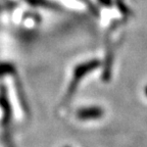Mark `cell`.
<instances>
[{
  "label": "cell",
  "mask_w": 147,
  "mask_h": 147,
  "mask_svg": "<svg viewBox=\"0 0 147 147\" xmlns=\"http://www.w3.org/2000/svg\"><path fill=\"white\" fill-rule=\"evenodd\" d=\"M98 67V60H90V61H87L85 63L79 64L78 67L75 69V71H74L75 75H74L73 79L71 81V85L69 86L67 95H64V101H67L71 99V96L77 91V88H78L79 84H80V81L83 80L88 74L91 73L92 71H94Z\"/></svg>",
  "instance_id": "obj_1"
},
{
  "label": "cell",
  "mask_w": 147,
  "mask_h": 147,
  "mask_svg": "<svg viewBox=\"0 0 147 147\" xmlns=\"http://www.w3.org/2000/svg\"><path fill=\"white\" fill-rule=\"evenodd\" d=\"M145 95H146V96H147V86H146V87H145Z\"/></svg>",
  "instance_id": "obj_3"
},
{
  "label": "cell",
  "mask_w": 147,
  "mask_h": 147,
  "mask_svg": "<svg viewBox=\"0 0 147 147\" xmlns=\"http://www.w3.org/2000/svg\"><path fill=\"white\" fill-rule=\"evenodd\" d=\"M103 109L96 106L91 107H84L80 108L77 111L76 115L77 119L80 121H92V119H99L103 117Z\"/></svg>",
  "instance_id": "obj_2"
}]
</instances>
